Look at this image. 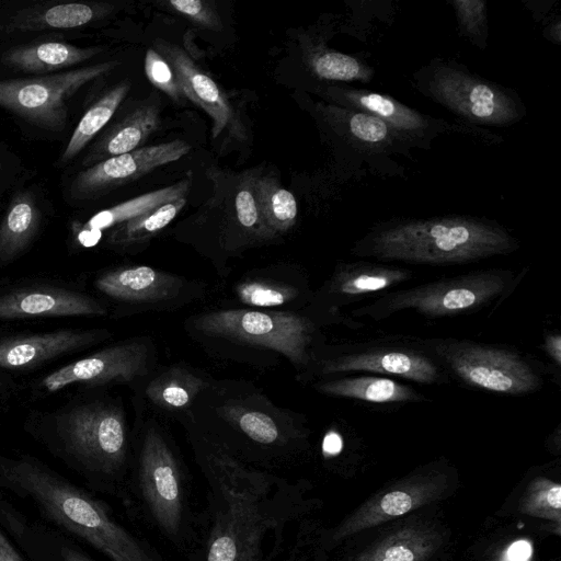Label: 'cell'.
Wrapping results in <instances>:
<instances>
[{
	"label": "cell",
	"mask_w": 561,
	"mask_h": 561,
	"mask_svg": "<svg viewBox=\"0 0 561 561\" xmlns=\"http://www.w3.org/2000/svg\"><path fill=\"white\" fill-rule=\"evenodd\" d=\"M209 481L210 517L193 561H264V539L284 520L270 496V476L247 468L219 447L190 434Z\"/></svg>",
	"instance_id": "obj_1"
},
{
	"label": "cell",
	"mask_w": 561,
	"mask_h": 561,
	"mask_svg": "<svg viewBox=\"0 0 561 561\" xmlns=\"http://www.w3.org/2000/svg\"><path fill=\"white\" fill-rule=\"evenodd\" d=\"M188 433L231 456H280L307 437L302 415L276 407L247 381H210L182 413Z\"/></svg>",
	"instance_id": "obj_2"
},
{
	"label": "cell",
	"mask_w": 561,
	"mask_h": 561,
	"mask_svg": "<svg viewBox=\"0 0 561 561\" xmlns=\"http://www.w3.org/2000/svg\"><path fill=\"white\" fill-rule=\"evenodd\" d=\"M518 248L517 239L494 221L443 216L378 224L356 241L352 253L381 262L451 265L506 255Z\"/></svg>",
	"instance_id": "obj_3"
},
{
	"label": "cell",
	"mask_w": 561,
	"mask_h": 561,
	"mask_svg": "<svg viewBox=\"0 0 561 561\" xmlns=\"http://www.w3.org/2000/svg\"><path fill=\"white\" fill-rule=\"evenodd\" d=\"M0 485L31 499L47 519L111 561H158L102 502L33 457L0 455Z\"/></svg>",
	"instance_id": "obj_4"
},
{
	"label": "cell",
	"mask_w": 561,
	"mask_h": 561,
	"mask_svg": "<svg viewBox=\"0 0 561 561\" xmlns=\"http://www.w3.org/2000/svg\"><path fill=\"white\" fill-rule=\"evenodd\" d=\"M321 324L306 311L251 308L204 311L186 320V330L204 345L218 352L275 353L285 357L299 374L309 371L324 345Z\"/></svg>",
	"instance_id": "obj_5"
},
{
	"label": "cell",
	"mask_w": 561,
	"mask_h": 561,
	"mask_svg": "<svg viewBox=\"0 0 561 561\" xmlns=\"http://www.w3.org/2000/svg\"><path fill=\"white\" fill-rule=\"evenodd\" d=\"M56 450L80 471L117 481L125 473L130 439L124 409L114 400L68 404L49 416Z\"/></svg>",
	"instance_id": "obj_6"
},
{
	"label": "cell",
	"mask_w": 561,
	"mask_h": 561,
	"mask_svg": "<svg viewBox=\"0 0 561 561\" xmlns=\"http://www.w3.org/2000/svg\"><path fill=\"white\" fill-rule=\"evenodd\" d=\"M524 272L507 268L471 271L416 286L389 290L369 304L352 310L356 319L382 321L391 316L414 311L427 319L471 313L506 298L523 278Z\"/></svg>",
	"instance_id": "obj_7"
},
{
	"label": "cell",
	"mask_w": 561,
	"mask_h": 561,
	"mask_svg": "<svg viewBox=\"0 0 561 561\" xmlns=\"http://www.w3.org/2000/svg\"><path fill=\"white\" fill-rule=\"evenodd\" d=\"M422 341L449 378L470 388L519 397L545 385L548 368L514 347L456 337Z\"/></svg>",
	"instance_id": "obj_8"
},
{
	"label": "cell",
	"mask_w": 561,
	"mask_h": 561,
	"mask_svg": "<svg viewBox=\"0 0 561 561\" xmlns=\"http://www.w3.org/2000/svg\"><path fill=\"white\" fill-rule=\"evenodd\" d=\"M396 376L423 385H442L448 375L421 337H381L323 345L302 380L348 374Z\"/></svg>",
	"instance_id": "obj_9"
},
{
	"label": "cell",
	"mask_w": 561,
	"mask_h": 561,
	"mask_svg": "<svg viewBox=\"0 0 561 561\" xmlns=\"http://www.w3.org/2000/svg\"><path fill=\"white\" fill-rule=\"evenodd\" d=\"M135 486L153 526L181 543L188 526L184 476L171 443L151 419L144 423L135 451Z\"/></svg>",
	"instance_id": "obj_10"
},
{
	"label": "cell",
	"mask_w": 561,
	"mask_h": 561,
	"mask_svg": "<svg viewBox=\"0 0 561 561\" xmlns=\"http://www.w3.org/2000/svg\"><path fill=\"white\" fill-rule=\"evenodd\" d=\"M116 65L105 61L51 75L0 80V107L38 128L60 131L67 124L70 98Z\"/></svg>",
	"instance_id": "obj_11"
},
{
	"label": "cell",
	"mask_w": 561,
	"mask_h": 561,
	"mask_svg": "<svg viewBox=\"0 0 561 561\" xmlns=\"http://www.w3.org/2000/svg\"><path fill=\"white\" fill-rule=\"evenodd\" d=\"M430 96L474 124L507 126L520 116V104L506 89L467 70L439 65L426 82Z\"/></svg>",
	"instance_id": "obj_12"
},
{
	"label": "cell",
	"mask_w": 561,
	"mask_h": 561,
	"mask_svg": "<svg viewBox=\"0 0 561 561\" xmlns=\"http://www.w3.org/2000/svg\"><path fill=\"white\" fill-rule=\"evenodd\" d=\"M153 358V346L148 340H126L53 370L42 378L38 387L42 391L54 393L73 385L134 386L149 376Z\"/></svg>",
	"instance_id": "obj_13"
},
{
	"label": "cell",
	"mask_w": 561,
	"mask_h": 561,
	"mask_svg": "<svg viewBox=\"0 0 561 561\" xmlns=\"http://www.w3.org/2000/svg\"><path fill=\"white\" fill-rule=\"evenodd\" d=\"M412 277V271L396 265L368 261L343 262L312 294L305 311L321 325L342 323L341 310L344 307L376 298ZM344 323L348 327L345 320Z\"/></svg>",
	"instance_id": "obj_14"
},
{
	"label": "cell",
	"mask_w": 561,
	"mask_h": 561,
	"mask_svg": "<svg viewBox=\"0 0 561 561\" xmlns=\"http://www.w3.org/2000/svg\"><path fill=\"white\" fill-rule=\"evenodd\" d=\"M94 288L107 299L134 310L168 308L196 297V285L148 265L118 266L101 273Z\"/></svg>",
	"instance_id": "obj_15"
},
{
	"label": "cell",
	"mask_w": 561,
	"mask_h": 561,
	"mask_svg": "<svg viewBox=\"0 0 561 561\" xmlns=\"http://www.w3.org/2000/svg\"><path fill=\"white\" fill-rule=\"evenodd\" d=\"M190 150L187 142L175 139L107 158L78 172L67 193L72 201L98 196L181 159Z\"/></svg>",
	"instance_id": "obj_16"
},
{
	"label": "cell",
	"mask_w": 561,
	"mask_h": 561,
	"mask_svg": "<svg viewBox=\"0 0 561 561\" xmlns=\"http://www.w3.org/2000/svg\"><path fill=\"white\" fill-rule=\"evenodd\" d=\"M107 311L93 296L68 287L36 284L0 290V321L101 317Z\"/></svg>",
	"instance_id": "obj_17"
},
{
	"label": "cell",
	"mask_w": 561,
	"mask_h": 561,
	"mask_svg": "<svg viewBox=\"0 0 561 561\" xmlns=\"http://www.w3.org/2000/svg\"><path fill=\"white\" fill-rule=\"evenodd\" d=\"M156 47L172 67L185 96L211 117L213 138L227 129L231 136L243 139V125L217 83L182 48L164 41H158Z\"/></svg>",
	"instance_id": "obj_18"
},
{
	"label": "cell",
	"mask_w": 561,
	"mask_h": 561,
	"mask_svg": "<svg viewBox=\"0 0 561 561\" xmlns=\"http://www.w3.org/2000/svg\"><path fill=\"white\" fill-rule=\"evenodd\" d=\"M104 329H66L0 339V368L27 370L60 356L88 348L106 339Z\"/></svg>",
	"instance_id": "obj_19"
},
{
	"label": "cell",
	"mask_w": 561,
	"mask_h": 561,
	"mask_svg": "<svg viewBox=\"0 0 561 561\" xmlns=\"http://www.w3.org/2000/svg\"><path fill=\"white\" fill-rule=\"evenodd\" d=\"M256 272L233 287L236 299L251 309L299 311L311 300L312 291L301 274Z\"/></svg>",
	"instance_id": "obj_20"
},
{
	"label": "cell",
	"mask_w": 561,
	"mask_h": 561,
	"mask_svg": "<svg viewBox=\"0 0 561 561\" xmlns=\"http://www.w3.org/2000/svg\"><path fill=\"white\" fill-rule=\"evenodd\" d=\"M111 9L96 2H48L18 11L3 28L9 34L77 28L105 18Z\"/></svg>",
	"instance_id": "obj_21"
},
{
	"label": "cell",
	"mask_w": 561,
	"mask_h": 561,
	"mask_svg": "<svg viewBox=\"0 0 561 561\" xmlns=\"http://www.w3.org/2000/svg\"><path fill=\"white\" fill-rule=\"evenodd\" d=\"M314 389L325 396L375 404L422 402L425 397L413 387L379 375H344L319 379Z\"/></svg>",
	"instance_id": "obj_22"
},
{
	"label": "cell",
	"mask_w": 561,
	"mask_h": 561,
	"mask_svg": "<svg viewBox=\"0 0 561 561\" xmlns=\"http://www.w3.org/2000/svg\"><path fill=\"white\" fill-rule=\"evenodd\" d=\"M100 51L99 47L82 48L65 42L45 41L10 48L1 60L15 71L45 76L79 65Z\"/></svg>",
	"instance_id": "obj_23"
},
{
	"label": "cell",
	"mask_w": 561,
	"mask_h": 561,
	"mask_svg": "<svg viewBox=\"0 0 561 561\" xmlns=\"http://www.w3.org/2000/svg\"><path fill=\"white\" fill-rule=\"evenodd\" d=\"M210 381L188 367L175 365L149 377L144 386V396L152 408L161 412L184 413Z\"/></svg>",
	"instance_id": "obj_24"
},
{
	"label": "cell",
	"mask_w": 561,
	"mask_h": 561,
	"mask_svg": "<svg viewBox=\"0 0 561 561\" xmlns=\"http://www.w3.org/2000/svg\"><path fill=\"white\" fill-rule=\"evenodd\" d=\"M330 95L344 107L360 111L381 119L392 131L420 135L430 127L427 117L385 94L333 88Z\"/></svg>",
	"instance_id": "obj_25"
},
{
	"label": "cell",
	"mask_w": 561,
	"mask_h": 561,
	"mask_svg": "<svg viewBox=\"0 0 561 561\" xmlns=\"http://www.w3.org/2000/svg\"><path fill=\"white\" fill-rule=\"evenodd\" d=\"M191 176L178 183L139 195L111 208L103 209L77 228L78 239L83 245L94 244L102 230L140 216L160 205L185 197L191 187Z\"/></svg>",
	"instance_id": "obj_26"
},
{
	"label": "cell",
	"mask_w": 561,
	"mask_h": 561,
	"mask_svg": "<svg viewBox=\"0 0 561 561\" xmlns=\"http://www.w3.org/2000/svg\"><path fill=\"white\" fill-rule=\"evenodd\" d=\"M42 213L28 190L14 193L0 222V266L19 259L35 240Z\"/></svg>",
	"instance_id": "obj_27"
},
{
	"label": "cell",
	"mask_w": 561,
	"mask_h": 561,
	"mask_svg": "<svg viewBox=\"0 0 561 561\" xmlns=\"http://www.w3.org/2000/svg\"><path fill=\"white\" fill-rule=\"evenodd\" d=\"M159 125V108L154 103L135 107L118 124L95 142L83 160L89 168L102 160L138 149Z\"/></svg>",
	"instance_id": "obj_28"
},
{
	"label": "cell",
	"mask_w": 561,
	"mask_h": 561,
	"mask_svg": "<svg viewBox=\"0 0 561 561\" xmlns=\"http://www.w3.org/2000/svg\"><path fill=\"white\" fill-rule=\"evenodd\" d=\"M130 89L128 81H122L106 91L84 113L73 129L62 153L58 159V165L69 163L94 136L110 122L115 111L127 95Z\"/></svg>",
	"instance_id": "obj_29"
},
{
	"label": "cell",
	"mask_w": 561,
	"mask_h": 561,
	"mask_svg": "<svg viewBox=\"0 0 561 561\" xmlns=\"http://www.w3.org/2000/svg\"><path fill=\"white\" fill-rule=\"evenodd\" d=\"M266 239L290 230L297 219V202L293 193L282 188L271 176L254 178Z\"/></svg>",
	"instance_id": "obj_30"
},
{
	"label": "cell",
	"mask_w": 561,
	"mask_h": 561,
	"mask_svg": "<svg viewBox=\"0 0 561 561\" xmlns=\"http://www.w3.org/2000/svg\"><path fill=\"white\" fill-rule=\"evenodd\" d=\"M185 204L186 198L182 197L124 221L111 228L106 241L110 245L122 249L145 243L164 229L182 210Z\"/></svg>",
	"instance_id": "obj_31"
},
{
	"label": "cell",
	"mask_w": 561,
	"mask_h": 561,
	"mask_svg": "<svg viewBox=\"0 0 561 561\" xmlns=\"http://www.w3.org/2000/svg\"><path fill=\"white\" fill-rule=\"evenodd\" d=\"M312 71L322 79L367 82L373 69L357 58L343 53L320 49L309 59Z\"/></svg>",
	"instance_id": "obj_32"
},
{
	"label": "cell",
	"mask_w": 561,
	"mask_h": 561,
	"mask_svg": "<svg viewBox=\"0 0 561 561\" xmlns=\"http://www.w3.org/2000/svg\"><path fill=\"white\" fill-rule=\"evenodd\" d=\"M234 208L237 221L249 237L266 239L254 187V178L245 179L239 186L234 198Z\"/></svg>",
	"instance_id": "obj_33"
},
{
	"label": "cell",
	"mask_w": 561,
	"mask_h": 561,
	"mask_svg": "<svg viewBox=\"0 0 561 561\" xmlns=\"http://www.w3.org/2000/svg\"><path fill=\"white\" fill-rule=\"evenodd\" d=\"M344 123L350 135L367 145L386 144L391 137V129L381 119L353 110H344Z\"/></svg>",
	"instance_id": "obj_34"
},
{
	"label": "cell",
	"mask_w": 561,
	"mask_h": 561,
	"mask_svg": "<svg viewBox=\"0 0 561 561\" xmlns=\"http://www.w3.org/2000/svg\"><path fill=\"white\" fill-rule=\"evenodd\" d=\"M145 72L148 80L175 102H182L185 94L170 64L156 50L149 48L145 57Z\"/></svg>",
	"instance_id": "obj_35"
},
{
	"label": "cell",
	"mask_w": 561,
	"mask_h": 561,
	"mask_svg": "<svg viewBox=\"0 0 561 561\" xmlns=\"http://www.w3.org/2000/svg\"><path fill=\"white\" fill-rule=\"evenodd\" d=\"M168 4L191 21L211 30H220V20L208 2L201 0H170Z\"/></svg>",
	"instance_id": "obj_36"
},
{
	"label": "cell",
	"mask_w": 561,
	"mask_h": 561,
	"mask_svg": "<svg viewBox=\"0 0 561 561\" xmlns=\"http://www.w3.org/2000/svg\"><path fill=\"white\" fill-rule=\"evenodd\" d=\"M450 3L455 8L462 32L468 36H480L482 27H485V2L456 0Z\"/></svg>",
	"instance_id": "obj_37"
},
{
	"label": "cell",
	"mask_w": 561,
	"mask_h": 561,
	"mask_svg": "<svg viewBox=\"0 0 561 561\" xmlns=\"http://www.w3.org/2000/svg\"><path fill=\"white\" fill-rule=\"evenodd\" d=\"M414 504V497L405 491L387 493L379 503V511L385 516H400L409 512Z\"/></svg>",
	"instance_id": "obj_38"
},
{
	"label": "cell",
	"mask_w": 561,
	"mask_h": 561,
	"mask_svg": "<svg viewBox=\"0 0 561 561\" xmlns=\"http://www.w3.org/2000/svg\"><path fill=\"white\" fill-rule=\"evenodd\" d=\"M542 350L557 369H559L561 366V334L558 331L545 335Z\"/></svg>",
	"instance_id": "obj_39"
},
{
	"label": "cell",
	"mask_w": 561,
	"mask_h": 561,
	"mask_svg": "<svg viewBox=\"0 0 561 561\" xmlns=\"http://www.w3.org/2000/svg\"><path fill=\"white\" fill-rule=\"evenodd\" d=\"M531 545L526 540H517L513 542L506 550V561H528L531 557Z\"/></svg>",
	"instance_id": "obj_40"
},
{
	"label": "cell",
	"mask_w": 561,
	"mask_h": 561,
	"mask_svg": "<svg viewBox=\"0 0 561 561\" xmlns=\"http://www.w3.org/2000/svg\"><path fill=\"white\" fill-rule=\"evenodd\" d=\"M414 551L404 545H393L387 548L380 561H414Z\"/></svg>",
	"instance_id": "obj_41"
},
{
	"label": "cell",
	"mask_w": 561,
	"mask_h": 561,
	"mask_svg": "<svg viewBox=\"0 0 561 561\" xmlns=\"http://www.w3.org/2000/svg\"><path fill=\"white\" fill-rule=\"evenodd\" d=\"M323 453L327 455H336L343 447L341 436L336 432H329L323 439Z\"/></svg>",
	"instance_id": "obj_42"
},
{
	"label": "cell",
	"mask_w": 561,
	"mask_h": 561,
	"mask_svg": "<svg viewBox=\"0 0 561 561\" xmlns=\"http://www.w3.org/2000/svg\"><path fill=\"white\" fill-rule=\"evenodd\" d=\"M0 561H24L0 530Z\"/></svg>",
	"instance_id": "obj_43"
},
{
	"label": "cell",
	"mask_w": 561,
	"mask_h": 561,
	"mask_svg": "<svg viewBox=\"0 0 561 561\" xmlns=\"http://www.w3.org/2000/svg\"><path fill=\"white\" fill-rule=\"evenodd\" d=\"M61 556L65 561H93L91 558L84 556L83 553L67 547L61 549Z\"/></svg>",
	"instance_id": "obj_44"
},
{
	"label": "cell",
	"mask_w": 561,
	"mask_h": 561,
	"mask_svg": "<svg viewBox=\"0 0 561 561\" xmlns=\"http://www.w3.org/2000/svg\"><path fill=\"white\" fill-rule=\"evenodd\" d=\"M8 385V381L5 378L0 377V393L5 390V387Z\"/></svg>",
	"instance_id": "obj_45"
}]
</instances>
